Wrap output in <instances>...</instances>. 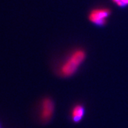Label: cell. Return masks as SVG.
<instances>
[{
  "label": "cell",
  "mask_w": 128,
  "mask_h": 128,
  "mask_svg": "<svg viewBox=\"0 0 128 128\" xmlns=\"http://www.w3.org/2000/svg\"><path fill=\"white\" fill-rule=\"evenodd\" d=\"M86 57V52L82 49H76L73 51L60 65V75L64 77H70L73 76L79 66L83 63Z\"/></svg>",
  "instance_id": "cell-1"
},
{
  "label": "cell",
  "mask_w": 128,
  "mask_h": 128,
  "mask_svg": "<svg viewBox=\"0 0 128 128\" xmlns=\"http://www.w3.org/2000/svg\"><path fill=\"white\" fill-rule=\"evenodd\" d=\"M111 11L108 8H96L90 11L88 14V19L92 24L98 26H103L110 16Z\"/></svg>",
  "instance_id": "cell-2"
},
{
  "label": "cell",
  "mask_w": 128,
  "mask_h": 128,
  "mask_svg": "<svg viewBox=\"0 0 128 128\" xmlns=\"http://www.w3.org/2000/svg\"><path fill=\"white\" fill-rule=\"evenodd\" d=\"M54 112V103L50 98L44 99L40 108V117L43 121H48Z\"/></svg>",
  "instance_id": "cell-3"
},
{
  "label": "cell",
  "mask_w": 128,
  "mask_h": 128,
  "mask_svg": "<svg viewBox=\"0 0 128 128\" xmlns=\"http://www.w3.org/2000/svg\"><path fill=\"white\" fill-rule=\"evenodd\" d=\"M84 113H85V110L83 106L81 105H76L75 107H73L71 112L72 120L75 122H80L83 118Z\"/></svg>",
  "instance_id": "cell-4"
},
{
  "label": "cell",
  "mask_w": 128,
  "mask_h": 128,
  "mask_svg": "<svg viewBox=\"0 0 128 128\" xmlns=\"http://www.w3.org/2000/svg\"><path fill=\"white\" fill-rule=\"evenodd\" d=\"M112 2L120 7H123L128 5V0H112Z\"/></svg>",
  "instance_id": "cell-5"
}]
</instances>
